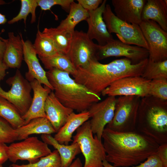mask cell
I'll list each match as a JSON object with an SVG mask.
<instances>
[{
  "label": "cell",
  "mask_w": 167,
  "mask_h": 167,
  "mask_svg": "<svg viewBox=\"0 0 167 167\" xmlns=\"http://www.w3.org/2000/svg\"><path fill=\"white\" fill-rule=\"evenodd\" d=\"M105 160L115 167L136 165L156 153L159 145L136 131L120 132L105 128L102 136Z\"/></svg>",
  "instance_id": "cell-1"
},
{
  "label": "cell",
  "mask_w": 167,
  "mask_h": 167,
  "mask_svg": "<svg viewBox=\"0 0 167 167\" xmlns=\"http://www.w3.org/2000/svg\"><path fill=\"white\" fill-rule=\"evenodd\" d=\"M148 60L134 64L130 59L124 58L103 64L94 59L85 66L77 68L72 76L77 83L101 95L103 91L120 79L141 76Z\"/></svg>",
  "instance_id": "cell-2"
},
{
  "label": "cell",
  "mask_w": 167,
  "mask_h": 167,
  "mask_svg": "<svg viewBox=\"0 0 167 167\" xmlns=\"http://www.w3.org/2000/svg\"><path fill=\"white\" fill-rule=\"evenodd\" d=\"M55 96L65 106L80 113L101 100V95L77 83L68 73L53 68L46 72Z\"/></svg>",
  "instance_id": "cell-3"
},
{
  "label": "cell",
  "mask_w": 167,
  "mask_h": 167,
  "mask_svg": "<svg viewBox=\"0 0 167 167\" xmlns=\"http://www.w3.org/2000/svg\"><path fill=\"white\" fill-rule=\"evenodd\" d=\"M136 131L159 145L167 143V101L150 95L141 98Z\"/></svg>",
  "instance_id": "cell-4"
},
{
  "label": "cell",
  "mask_w": 167,
  "mask_h": 167,
  "mask_svg": "<svg viewBox=\"0 0 167 167\" xmlns=\"http://www.w3.org/2000/svg\"><path fill=\"white\" fill-rule=\"evenodd\" d=\"M76 131L72 141L78 143L84 156L83 167H103L106 153L102 141L96 135L93 136L89 121L84 123Z\"/></svg>",
  "instance_id": "cell-5"
},
{
  "label": "cell",
  "mask_w": 167,
  "mask_h": 167,
  "mask_svg": "<svg viewBox=\"0 0 167 167\" xmlns=\"http://www.w3.org/2000/svg\"><path fill=\"white\" fill-rule=\"evenodd\" d=\"M141 98L135 96H121L116 98L113 117L105 128L120 132L136 131Z\"/></svg>",
  "instance_id": "cell-6"
},
{
  "label": "cell",
  "mask_w": 167,
  "mask_h": 167,
  "mask_svg": "<svg viewBox=\"0 0 167 167\" xmlns=\"http://www.w3.org/2000/svg\"><path fill=\"white\" fill-rule=\"evenodd\" d=\"M103 18L110 33L116 34L119 40L128 45H134L148 50L147 42L139 25L126 22L118 18L110 5L106 4Z\"/></svg>",
  "instance_id": "cell-7"
},
{
  "label": "cell",
  "mask_w": 167,
  "mask_h": 167,
  "mask_svg": "<svg viewBox=\"0 0 167 167\" xmlns=\"http://www.w3.org/2000/svg\"><path fill=\"white\" fill-rule=\"evenodd\" d=\"M6 82L11 86V89L6 91L0 85V96L13 104L23 116L28 111L32 100L30 83L18 69L15 75L9 78Z\"/></svg>",
  "instance_id": "cell-8"
},
{
  "label": "cell",
  "mask_w": 167,
  "mask_h": 167,
  "mask_svg": "<svg viewBox=\"0 0 167 167\" xmlns=\"http://www.w3.org/2000/svg\"><path fill=\"white\" fill-rule=\"evenodd\" d=\"M8 146V160L13 163L18 160L34 163L52 151L48 145L36 137H30Z\"/></svg>",
  "instance_id": "cell-9"
},
{
  "label": "cell",
  "mask_w": 167,
  "mask_h": 167,
  "mask_svg": "<svg viewBox=\"0 0 167 167\" xmlns=\"http://www.w3.org/2000/svg\"><path fill=\"white\" fill-rule=\"evenodd\" d=\"M139 25L148 47V58L156 62L167 60V32L152 20H143Z\"/></svg>",
  "instance_id": "cell-10"
},
{
  "label": "cell",
  "mask_w": 167,
  "mask_h": 167,
  "mask_svg": "<svg viewBox=\"0 0 167 167\" xmlns=\"http://www.w3.org/2000/svg\"><path fill=\"white\" fill-rule=\"evenodd\" d=\"M99 45L94 43L82 31L75 30L69 50L66 55L76 69L86 66L96 55Z\"/></svg>",
  "instance_id": "cell-11"
},
{
  "label": "cell",
  "mask_w": 167,
  "mask_h": 167,
  "mask_svg": "<svg viewBox=\"0 0 167 167\" xmlns=\"http://www.w3.org/2000/svg\"><path fill=\"white\" fill-rule=\"evenodd\" d=\"M149 55L148 50L145 48L113 39L103 46L99 45L96 57L98 61L111 57H124L135 64L148 58Z\"/></svg>",
  "instance_id": "cell-12"
},
{
  "label": "cell",
  "mask_w": 167,
  "mask_h": 167,
  "mask_svg": "<svg viewBox=\"0 0 167 167\" xmlns=\"http://www.w3.org/2000/svg\"><path fill=\"white\" fill-rule=\"evenodd\" d=\"M150 81L141 76L125 77L112 83L101 94L103 96H135L143 98L149 95Z\"/></svg>",
  "instance_id": "cell-13"
},
{
  "label": "cell",
  "mask_w": 167,
  "mask_h": 167,
  "mask_svg": "<svg viewBox=\"0 0 167 167\" xmlns=\"http://www.w3.org/2000/svg\"><path fill=\"white\" fill-rule=\"evenodd\" d=\"M116 98L108 96L105 99L93 104L88 110L91 119L89 120L91 130L100 140L106 126L114 116Z\"/></svg>",
  "instance_id": "cell-14"
},
{
  "label": "cell",
  "mask_w": 167,
  "mask_h": 167,
  "mask_svg": "<svg viewBox=\"0 0 167 167\" xmlns=\"http://www.w3.org/2000/svg\"><path fill=\"white\" fill-rule=\"evenodd\" d=\"M106 2L107 0H103L96 9L88 11L89 16L86 20L88 25V36L92 40H96L100 46H103L114 39L108 32L103 18Z\"/></svg>",
  "instance_id": "cell-15"
},
{
  "label": "cell",
  "mask_w": 167,
  "mask_h": 167,
  "mask_svg": "<svg viewBox=\"0 0 167 167\" xmlns=\"http://www.w3.org/2000/svg\"><path fill=\"white\" fill-rule=\"evenodd\" d=\"M24 60L26 63L28 71L25 74L26 79L30 82L34 79L53 91L46 75L37 57L33 44L29 40L24 41L22 38Z\"/></svg>",
  "instance_id": "cell-16"
},
{
  "label": "cell",
  "mask_w": 167,
  "mask_h": 167,
  "mask_svg": "<svg viewBox=\"0 0 167 167\" xmlns=\"http://www.w3.org/2000/svg\"><path fill=\"white\" fill-rule=\"evenodd\" d=\"M146 0H112L116 16L128 23L139 24Z\"/></svg>",
  "instance_id": "cell-17"
},
{
  "label": "cell",
  "mask_w": 167,
  "mask_h": 167,
  "mask_svg": "<svg viewBox=\"0 0 167 167\" xmlns=\"http://www.w3.org/2000/svg\"><path fill=\"white\" fill-rule=\"evenodd\" d=\"M46 118L50 122L56 133L64 124L72 109L64 105L52 91L48 96L45 104Z\"/></svg>",
  "instance_id": "cell-18"
},
{
  "label": "cell",
  "mask_w": 167,
  "mask_h": 167,
  "mask_svg": "<svg viewBox=\"0 0 167 167\" xmlns=\"http://www.w3.org/2000/svg\"><path fill=\"white\" fill-rule=\"evenodd\" d=\"M33 92L31 105L27 112L23 116L25 124L37 118H46L44 106L46 100L52 91L48 87H43L37 80L30 82ZM24 124V125H25Z\"/></svg>",
  "instance_id": "cell-19"
},
{
  "label": "cell",
  "mask_w": 167,
  "mask_h": 167,
  "mask_svg": "<svg viewBox=\"0 0 167 167\" xmlns=\"http://www.w3.org/2000/svg\"><path fill=\"white\" fill-rule=\"evenodd\" d=\"M22 37L21 33L16 36L12 32L8 33L2 61L8 67L19 69L24 60Z\"/></svg>",
  "instance_id": "cell-20"
},
{
  "label": "cell",
  "mask_w": 167,
  "mask_h": 167,
  "mask_svg": "<svg viewBox=\"0 0 167 167\" xmlns=\"http://www.w3.org/2000/svg\"><path fill=\"white\" fill-rule=\"evenodd\" d=\"M90 118L88 110L78 113L74 112L69 116L64 124L56 133L54 138L59 143L68 145L74 132Z\"/></svg>",
  "instance_id": "cell-21"
},
{
  "label": "cell",
  "mask_w": 167,
  "mask_h": 167,
  "mask_svg": "<svg viewBox=\"0 0 167 167\" xmlns=\"http://www.w3.org/2000/svg\"><path fill=\"white\" fill-rule=\"evenodd\" d=\"M141 19L142 21H153L167 32V0H147L142 11Z\"/></svg>",
  "instance_id": "cell-22"
},
{
  "label": "cell",
  "mask_w": 167,
  "mask_h": 167,
  "mask_svg": "<svg viewBox=\"0 0 167 167\" xmlns=\"http://www.w3.org/2000/svg\"><path fill=\"white\" fill-rule=\"evenodd\" d=\"M16 140H22L33 134H50L56 133L46 118H34L28 123L15 129Z\"/></svg>",
  "instance_id": "cell-23"
},
{
  "label": "cell",
  "mask_w": 167,
  "mask_h": 167,
  "mask_svg": "<svg viewBox=\"0 0 167 167\" xmlns=\"http://www.w3.org/2000/svg\"><path fill=\"white\" fill-rule=\"evenodd\" d=\"M41 137L43 142L52 146L58 151L61 159V167H68L76 156L81 153L80 147L76 143L72 142L70 145L62 144L50 134L41 135Z\"/></svg>",
  "instance_id": "cell-24"
},
{
  "label": "cell",
  "mask_w": 167,
  "mask_h": 167,
  "mask_svg": "<svg viewBox=\"0 0 167 167\" xmlns=\"http://www.w3.org/2000/svg\"><path fill=\"white\" fill-rule=\"evenodd\" d=\"M42 32L51 40L60 54L65 55L67 54L73 33L57 28H46Z\"/></svg>",
  "instance_id": "cell-25"
},
{
  "label": "cell",
  "mask_w": 167,
  "mask_h": 167,
  "mask_svg": "<svg viewBox=\"0 0 167 167\" xmlns=\"http://www.w3.org/2000/svg\"><path fill=\"white\" fill-rule=\"evenodd\" d=\"M89 16L88 11L74 1L71 5L68 15L57 28L73 33L75 26L80 22L86 21Z\"/></svg>",
  "instance_id": "cell-26"
},
{
  "label": "cell",
  "mask_w": 167,
  "mask_h": 167,
  "mask_svg": "<svg viewBox=\"0 0 167 167\" xmlns=\"http://www.w3.org/2000/svg\"><path fill=\"white\" fill-rule=\"evenodd\" d=\"M0 117L7 121L15 129L25 124L22 116L11 103L0 96Z\"/></svg>",
  "instance_id": "cell-27"
},
{
  "label": "cell",
  "mask_w": 167,
  "mask_h": 167,
  "mask_svg": "<svg viewBox=\"0 0 167 167\" xmlns=\"http://www.w3.org/2000/svg\"><path fill=\"white\" fill-rule=\"evenodd\" d=\"M39 58L45 68L48 70L55 68L67 72L72 75L76 72V69L65 55L58 54L51 56Z\"/></svg>",
  "instance_id": "cell-28"
},
{
  "label": "cell",
  "mask_w": 167,
  "mask_h": 167,
  "mask_svg": "<svg viewBox=\"0 0 167 167\" xmlns=\"http://www.w3.org/2000/svg\"><path fill=\"white\" fill-rule=\"evenodd\" d=\"M33 48L39 58L51 56L61 54L51 40L38 29Z\"/></svg>",
  "instance_id": "cell-29"
},
{
  "label": "cell",
  "mask_w": 167,
  "mask_h": 167,
  "mask_svg": "<svg viewBox=\"0 0 167 167\" xmlns=\"http://www.w3.org/2000/svg\"><path fill=\"white\" fill-rule=\"evenodd\" d=\"M141 76L150 81L157 79H167V60L156 62L148 58Z\"/></svg>",
  "instance_id": "cell-30"
},
{
  "label": "cell",
  "mask_w": 167,
  "mask_h": 167,
  "mask_svg": "<svg viewBox=\"0 0 167 167\" xmlns=\"http://www.w3.org/2000/svg\"><path fill=\"white\" fill-rule=\"evenodd\" d=\"M20 2L21 6L19 12L8 21L9 24H12L23 19L26 24L27 17L29 14H31V23L32 24L36 22V10L38 6L37 0H21Z\"/></svg>",
  "instance_id": "cell-31"
},
{
  "label": "cell",
  "mask_w": 167,
  "mask_h": 167,
  "mask_svg": "<svg viewBox=\"0 0 167 167\" xmlns=\"http://www.w3.org/2000/svg\"><path fill=\"white\" fill-rule=\"evenodd\" d=\"M61 159L58 151L55 150L49 154L40 158L33 163L18 165L13 163L9 167H61Z\"/></svg>",
  "instance_id": "cell-32"
},
{
  "label": "cell",
  "mask_w": 167,
  "mask_h": 167,
  "mask_svg": "<svg viewBox=\"0 0 167 167\" xmlns=\"http://www.w3.org/2000/svg\"><path fill=\"white\" fill-rule=\"evenodd\" d=\"M149 95L167 101V79L151 80L149 85Z\"/></svg>",
  "instance_id": "cell-33"
},
{
  "label": "cell",
  "mask_w": 167,
  "mask_h": 167,
  "mask_svg": "<svg viewBox=\"0 0 167 167\" xmlns=\"http://www.w3.org/2000/svg\"><path fill=\"white\" fill-rule=\"evenodd\" d=\"M16 140L15 129L0 117V143H10Z\"/></svg>",
  "instance_id": "cell-34"
},
{
  "label": "cell",
  "mask_w": 167,
  "mask_h": 167,
  "mask_svg": "<svg viewBox=\"0 0 167 167\" xmlns=\"http://www.w3.org/2000/svg\"><path fill=\"white\" fill-rule=\"evenodd\" d=\"M38 6L42 10H49L53 6L58 5L66 11L69 12L73 0H37Z\"/></svg>",
  "instance_id": "cell-35"
},
{
  "label": "cell",
  "mask_w": 167,
  "mask_h": 167,
  "mask_svg": "<svg viewBox=\"0 0 167 167\" xmlns=\"http://www.w3.org/2000/svg\"><path fill=\"white\" fill-rule=\"evenodd\" d=\"M134 167H163L162 164L156 153L148 156L146 160Z\"/></svg>",
  "instance_id": "cell-36"
},
{
  "label": "cell",
  "mask_w": 167,
  "mask_h": 167,
  "mask_svg": "<svg viewBox=\"0 0 167 167\" xmlns=\"http://www.w3.org/2000/svg\"><path fill=\"white\" fill-rule=\"evenodd\" d=\"M78 3L88 11H93L99 7L102 0H77Z\"/></svg>",
  "instance_id": "cell-37"
},
{
  "label": "cell",
  "mask_w": 167,
  "mask_h": 167,
  "mask_svg": "<svg viewBox=\"0 0 167 167\" xmlns=\"http://www.w3.org/2000/svg\"><path fill=\"white\" fill-rule=\"evenodd\" d=\"M156 154L160 159L163 167H167V143L159 145Z\"/></svg>",
  "instance_id": "cell-38"
},
{
  "label": "cell",
  "mask_w": 167,
  "mask_h": 167,
  "mask_svg": "<svg viewBox=\"0 0 167 167\" xmlns=\"http://www.w3.org/2000/svg\"><path fill=\"white\" fill-rule=\"evenodd\" d=\"M8 146L4 143H0V165H2L8 160Z\"/></svg>",
  "instance_id": "cell-39"
},
{
  "label": "cell",
  "mask_w": 167,
  "mask_h": 167,
  "mask_svg": "<svg viewBox=\"0 0 167 167\" xmlns=\"http://www.w3.org/2000/svg\"><path fill=\"white\" fill-rule=\"evenodd\" d=\"M8 68L3 62L2 60H0V80L3 79L6 75V70Z\"/></svg>",
  "instance_id": "cell-40"
},
{
  "label": "cell",
  "mask_w": 167,
  "mask_h": 167,
  "mask_svg": "<svg viewBox=\"0 0 167 167\" xmlns=\"http://www.w3.org/2000/svg\"><path fill=\"white\" fill-rule=\"evenodd\" d=\"M6 39H0V60H2L6 47Z\"/></svg>",
  "instance_id": "cell-41"
},
{
  "label": "cell",
  "mask_w": 167,
  "mask_h": 167,
  "mask_svg": "<svg viewBox=\"0 0 167 167\" xmlns=\"http://www.w3.org/2000/svg\"><path fill=\"white\" fill-rule=\"evenodd\" d=\"M6 4V2L3 0H0V6ZM7 20L6 16L0 13V24H5L7 22ZM0 39L1 40H4L0 36Z\"/></svg>",
  "instance_id": "cell-42"
},
{
  "label": "cell",
  "mask_w": 167,
  "mask_h": 167,
  "mask_svg": "<svg viewBox=\"0 0 167 167\" xmlns=\"http://www.w3.org/2000/svg\"><path fill=\"white\" fill-rule=\"evenodd\" d=\"M83 165L79 158L75 159L68 167H82Z\"/></svg>",
  "instance_id": "cell-43"
},
{
  "label": "cell",
  "mask_w": 167,
  "mask_h": 167,
  "mask_svg": "<svg viewBox=\"0 0 167 167\" xmlns=\"http://www.w3.org/2000/svg\"><path fill=\"white\" fill-rule=\"evenodd\" d=\"M103 167H115L111 165L110 163L107 161L106 160H104L102 163Z\"/></svg>",
  "instance_id": "cell-44"
},
{
  "label": "cell",
  "mask_w": 167,
  "mask_h": 167,
  "mask_svg": "<svg viewBox=\"0 0 167 167\" xmlns=\"http://www.w3.org/2000/svg\"><path fill=\"white\" fill-rule=\"evenodd\" d=\"M0 167H3L2 165H0Z\"/></svg>",
  "instance_id": "cell-45"
}]
</instances>
